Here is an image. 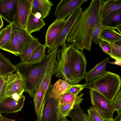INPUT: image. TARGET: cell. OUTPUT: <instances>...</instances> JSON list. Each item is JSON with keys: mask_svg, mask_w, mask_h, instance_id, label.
<instances>
[{"mask_svg": "<svg viewBox=\"0 0 121 121\" xmlns=\"http://www.w3.org/2000/svg\"><path fill=\"white\" fill-rule=\"evenodd\" d=\"M88 0H62L57 4L54 13L58 19H66L77 8Z\"/></svg>", "mask_w": 121, "mask_h": 121, "instance_id": "10", "label": "cell"}, {"mask_svg": "<svg viewBox=\"0 0 121 121\" xmlns=\"http://www.w3.org/2000/svg\"><path fill=\"white\" fill-rule=\"evenodd\" d=\"M83 95L82 93L78 96L75 99L71 102L66 104L60 105V107L62 113L63 115L66 117L71 110L77 106L80 105L83 100L82 97Z\"/></svg>", "mask_w": 121, "mask_h": 121, "instance_id": "28", "label": "cell"}, {"mask_svg": "<svg viewBox=\"0 0 121 121\" xmlns=\"http://www.w3.org/2000/svg\"><path fill=\"white\" fill-rule=\"evenodd\" d=\"M88 121H94L90 115L88 113V114H86Z\"/></svg>", "mask_w": 121, "mask_h": 121, "instance_id": "41", "label": "cell"}, {"mask_svg": "<svg viewBox=\"0 0 121 121\" xmlns=\"http://www.w3.org/2000/svg\"><path fill=\"white\" fill-rule=\"evenodd\" d=\"M111 58L107 57L89 71L86 72L84 78L85 83H87L99 78L104 75L107 71L106 66Z\"/></svg>", "mask_w": 121, "mask_h": 121, "instance_id": "16", "label": "cell"}, {"mask_svg": "<svg viewBox=\"0 0 121 121\" xmlns=\"http://www.w3.org/2000/svg\"><path fill=\"white\" fill-rule=\"evenodd\" d=\"M83 85L84 89L95 90L111 101L120 90L121 78L118 75L107 71L102 77Z\"/></svg>", "mask_w": 121, "mask_h": 121, "instance_id": "4", "label": "cell"}, {"mask_svg": "<svg viewBox=\"0 0 121 121\" xmlns=\"http://www.w3.org/2000/svg\"><path fill=\"white\" fill-rule=\"evenodd\" d=\"M12 31L17 41L19 53L22 54L26 47L35 39L27 30L11 23Z\"/></svg>", "mask_w": 121, "mask_h": 121, "instance_id": "12", "label": "cell"}, {"mask_svg": "<svg viewBox=\"0 0 121 121\" xmlns=\"http://www.w3.org/2000/svg\"><path fill=\"white\" fill-rule=\"evenodd\" d=\"M15 65L0 52V76L16 71Z\"/></svg>", "mask_w": 121, "mask_h": 121, "instance_id": "26", "label": "cell"}, {"mask_svg": "<svg viewBox=\"0 0 121 121\" xmlns=\"http://www.w3.org/2000/svg\"><path fill=\"white\" fill-rule=\"evenodd\" d=\"M121 9L114 11L102 20V25L116 29L121 34Z\"/></svg>", "mask_w": 121, "mask_h": 121, "instance_id": "18", "label": "cell"}, {"mask_svg": "<svg viewBox=\"0 0 121 121\" xmlns=\"http://www.w3.org/2000/svg\"><path fill=\"white\" fill-rule=\"evenodd\" d=\"M1 117L3 121H15L14 120L6 118L2 116V115H1Z\"/></svg>", "mask_w": 121, "mask_h": 121, "instance_id": "42", "label": "cell"}, {"mask_svg": "<svg viewBox=\"0 0 121 121\" xmlns=\"http://www.w3.org/2000/svg\"><path fill=\"white\" fill-rule=\"evenodd\" d=\"M114 110L117 112V115L121 114V90H120L115 97L111 101Z\"/></svg>", "mask_w": 121, "mask_h": 121, "instance_id": "34", "label": "cell"}, {"mask_svg": "<svg viewBox=\"0 0 121 121\" xmlns=\"http://www.w3.org/2000/svg\"><path fill=\"white\" fill-rule=\"evenodd\" d=\"M12 32L11 24L7 25L0 31V48L9 39Z\"/></svg>", "mask_w": 121, "mask_h": 121, "instance_id": "32", "label": "cell"}, {"mask_svg": "<svg viewBox=\"0 0 121 121\" xmlns=\"http://www.w3.org/2000/svg\"><path fill=\"white\" fill-rule=\"evenodd\" d=\"M115 118L117 121H121V114L117 115V116H115Z\"/></svg>", "mask_w": 121, "mask_h": 121, "instance_id": "44", "label": "cell"}, {"mask_svg": "<svg viewBox=\"0 0 121 121\" xmlns=\"http://www.w3.org/2000/svg\"><path fill=\"white\" fill-rule=\"evenodd\" d=\"M82 11V8L79 7L69 16L53 44L48 49V54L53 51L59 46H63L64 43L66 42L67 36L70 30Z\"/></svg>", "mask_w": 121, "mask_h": 121, "instance_id": "7", "label": "cell"}, {"mask_svg": "<svg viewBox=\"0 0 121 121\" xmlns=\"http://www.w3.org/2000/svg\"><path fill=\"white\" fill-rule=\"evenodd\" d=\"M65 80L59 79L53 85L51 91L52 97L57 98L65 93L71 86Z\"/></svg>", "mask_w": 121, "mask_h": 121, "instance_id": "21", "label": "cell"}, {"mask_svg": "<svg viewBox=\"0 0 121 121\" xmlns=\"http://www.w3.org/2000/svg\"><path fill=\"white\" fill-rule=\"evenodd\" d=\"M17 0H0V16L12 23L17 9Z\"/></svg>", "mask_w": 121, "mask_h": 121, "instance_id": "15", "label": "cell"}, {"mask_svg": "<svg viewBox=\"0 0 121 121\" xmlns=\"http://www.w3.org/2000/svg\"><path fill=\"white\" fill-rule=\"evenodd\" d=\"M25 84L21 75L18 72L13 73L10 78L7 85L6 96L9 97L14 93L18 94L21 96L24 92Z\"/></svg>", "mask_w": 121, "mask_h": 121, "instance_id": "13", "label": "cell"}, {"mask_svg": "<svg viewBox=\"0 0 121 121\" xmlns=\"http://www.w3.org/2000/svg\"><path fill=\"white\" fill-rule=\"evenodd\" d=\"M0 49L18 56L19 53L18 43L14 33L12 31L10 37L7 42Z\"/></svg>", "mask_w": 121, "mask_h": 121, "instance_id": "24", "label": "cell"}, {"mask_svg": "<svg viewBox=\"0 0 121 121\" xmlns=\"http://www.w3.org/2000/svg\"><path fill=\"white\" fill-rule=\"evenodd\" d=\"M4 25V23L2 17L0 16V29Z\"/></svg>", "mask_w": 121, "mask_h": 121, "instance_id": "45", "label": "cell"}, {"mask_svg": "<svg viewBox=\"0 0 121 121\" xmlns=\"http://www.w3.org/2000/svg\"><path fill=\"white\" fill-rule=\"evenodd\" d=\"M25 99L24 95L17 101L7 97L0 103V113H16L20 111L23 107Z\"/></svg>", "mask_w": 121, "mask_h": 121, "instance_id": "14", "label": "cell"}, {"mask_svg": "<svg viewBox=\"0 0 121 121\" xmlns=\"http://www.w3.org/2000/svg\"><path fill=\"white\" fill-rule=\"evenodd\" d=\"M102 0H92L79 16L66 37L68 42L74 48L83 52L84 49L91 51L92 34L94 25L100 12Z\"/></svg>", "mask_w": 121, "mask_h": 121, "instance_id": "1", "label": "cell"}, {"mask_svg": "<svg viewBox=\"0 0 121 121\" xmlns=\"http://www.w3.org/2000/svg\"><path fill=\"white\" fill-rule=\"evenodd\" d=\"M45 25L43 19L37 17L32 12L30 15L27 22V29L31 34L39 31Z\"/></svg>", "mask_w": 121, "mask_h": 121, "instance_id": "20", "label": "cell"}, {"mask_svg": "<svg viewBox=\"0 0 121 121\" xmlns=\"http://www.w3.org/2000/svg\"><path fill=\"white\" fill-rule=\"evenodd\" d=\"M68 116L71 118L72 121H88L86 115L80 105L74 107Z\"/></svg>", "mask_w": 121, "mask_h": 121, "instance_id": "29", "label": "cell"}, {"mask_svg": "<svg viewBox=\"0 0 121 121\" xmlns=\"http://www.w3.org/2000/svg\"></svg>", "mask_w": 121, "mask_h": 121, "instance_id": "47", "label": "cell"}, {"mask_svg": "<svg viewBox=\"0 0 121 121\" xmlns=\"http://www.w3.org/2000/svg\"><path fill=\"white\" fill-rule=\"evenodd\" d=\"M99 44L103 52L109 56L111 55V49L109 43L105 41H101Z\"/></svg>", "mask_w": 121, "mask_h": 121, "instance_id": "37", "label": "cell"}, {"mask_svg": "<svg viewBox=\"0 0 121 121\" xmlns=\"http://www.w3.org/2000/svg\"><path fill=\"white\" fill-rule=\"evenodd\" d=\"M77 96L69 92H66L59 97V104L70 103L73 101Z\"/></svg>", "mask_w": 121, "mask_h": 121, "instance_id": "33", "label": "cell"}, {"mask_svg": "<svg viewBox=\"0 0 121 121\" xmlns=\"http://www.w3.org/2000/svg\"><path fill=\"white\" fill-rule=\"evenodd\" d=\"M99 39L109 43H114L121 41V35L113 28L106 27L103 31Z\"/></svg>", "mask_w": 121, "mask_h": 121, "instance_id": "22", "label": "cell"}, {"mask_svg": "<svg viewBox=\"0 0 121 121\" xmlns=\"http://www.w3.org/2000/svg\"><path fill=\"white\" fill-rule=\"evenodd\" d=\"M13 74L12 73L0 88V103L7 98L5 95L6 87L10 78Z\"/></svg>", "mask_w": 121, "mask_h": 121, "instance_id": "36", "label": "cell"}, {"mask_svg": "<svg viewBox=\"0 0 121 121\" xmlns=\"http://www.w3.org/2000/svg\"><path fill=\"white\" fill-rule=\"evenodd\" d=\"M102 20L100 11L96 18L92 30V41L95 44L99 43L101 41L99 39L100 36L103 31L106 27L102 25Z\"/></svg>", "mask_w": 121, "mask_h": 121, "instance_id": "25", "label": "cell"}, {"mask_svg": "<svg viewBox=\"0 0 121 121\" xmlns=\"http://www.w3.org/2000/svg\"><path fill=\"white\" fill-rule=\"evenodd\" d=\"M84 89L83 84H78L73 85H71L69 88L66 92H69L78 96V94L81 93L82 90Z\"/></svg>", "mask_w": 121, "mask_h": 121, "instance_id": "35", "label": "cell"}, {"mask_svg": "<svg viewBox=\"0 0 121 121\" xmlns=\"http://www.w3.org/2000/svg\"><path fill=\"white\" fill-rule=\"evenodd\" d=\"M41 43L37 38H35L26 47L22 53L19 55L21 62H25L30 57L35 49Z\"/></svg>", "mask_w": 121, "mask_h": 121, "instance_id": "27", "label": "cell"}, {"mask_svg": "<svg viewBox=\"0 0 121 121\" xmlns=\"http://www.w3.org/2000/svg\"><path fill=\"white\" fill-rule=\"evenodd\" d=\"M53 85L48 89L39 115L35 121H69L62 114L60 107L59 98L52 96L51 91Z\"/></svg>", "mask_w": 121, "mask_h": 121, "instance_id": "5", "label": "cell"}, {"mask_svg": "<svg viewBox=\"0 0 121 121\" xmlns=\"http://www.w3.org/2000/svg\"><path fill=\"white\" fill-rule=\"evenodd\" d=\"M120 9H121V0H102L100 11L102 20Z\"/></svg>", "mask_w": 121, "mask_h": 121, "instance_id": "19", "label": "cell"}, {"mask_svg": "<svg viewBox=\"0 0 121 121\" xmlns=\"http://www.w3.org/2000/svg\"><path fill=\"white\" fill-rule=\"evenodd\" d=\"M61 49H58L53 75L65 79L70 85L79 84L80 81L74 74L71 67V56L74 48L71 43H64Z\"/></svg>", "mask_w": 121, "mask_h": 121, "instance_id": "3", "label": "cell"}, {"mask_svg": "<svg viewBox=\"0 0 121 121\" xmlns=\"http://www.w3.org/2000/svg\"><path fill=\"white\" fill-rule=\"evenodd\" d=\"M108 63L110 64L116 65L119 66H121V61L115 60L114 62L108 61Z\"/></svg>", "mask_w": 121, "mask_h": 121, "instance_id": "40", "label": "cell"}, {"mask_svg": "<svg viewBox=\"0 0 121 121\" xmlns=\"http://www.w3.org/2000/svg\"><path fill=\"white\" fill-rule=\"evenodd\" d=\"M21 96H20L18 94L15 93L13 94L11 96L9 97L17 101L19 100Z\"/></svg>", "mask_w": 121, "mask_h": 121, "instance_id": "39", "label": "cell"}, {"mask_svg": "<svg viewBox=\"0 0 121 121\" xmlns=\"http://www.w3.org/2000/svg\"><path fill=\"white\" fill-rule=\"evenodd\" d=\"M71 67L74 74L80 81L86 73L87 61L83 52L74 48L71 56Z\"/></svg>", "mask_w": 121, "mask_h": 121, "instance_id": "9", "label": "cell"}, {"mask_svg": "<svg viewBox=\"0 0 121 121\" xmlns=\"http://www.w3.org/2000/svg\"><path fill=\"white\" fill-rule=\"evenodd\" d=\"M1 114L0 113V121H3L2 119V118L1 117Z\"/></svg>", "mask_w": 121, "mask_h": 121, "instance_id": "46", "label": "cell"}, {"mask_svg": "<svg viewBox=\"0 0 121 121\" xmlns=\"http://www.w3.org/2000/svg\"><path fill=\"white\" fill-rule=\"evenodd\" d=\"M58 49V48L46 55L40 62L31 66L21 62L15 65L16 71L20 74L24 82V92L30 97H33L48 68L56 59Z\"/></svg>", "mask_w": 121, "mask_h": 121, "instance_id": "2", "label": "cell"}, {"mask_svg": "<svg viewBox=\"0 0 121 121\" xmlns=\"http://www.w3.org/2000/svg\"><path fill=\"white\" fill-rule=\"evenodd\" d=\"M46 47L40 44L34 51L29 58L24 63L29 66L40 62L46 55Z\"/></svg>", "mask_w": 121, "mask_h": 121, "instance_id": "23", "label": "cell"}, {"mask_svg": "<svg viewBox=\"0 0 121 121\" xmlns=\"http://www.w3.org/2000/svg\"><path fill=\"white\" fill-rule=\"evenodd\" d=\"M90 108L87 109L88 113L90 115L94 121H103L104 119L108 117L96 108L90 107Z\"/></svg>", "mask_w": 121, "mask_h": 121, "instance_id": "31", "label": "cell"}, {"mask_svg": "<svg viewBox=\"0 0 121 121\" xmlns=\"http://www.w3.org/2000/svg\"><path fill=\"white\" fill-rule=\"evenodd\" d=\"M13 72H12L0 76V88L8 78Z\"/></svg>", "mask_w": 121, "mask_h": 121, "instance_id": "38", "label": "cell"}, {"mask_svg": "<svg viewBox=\"0 0 121 121\" xmlns=\"http://www.w3.org/2000/svg\"><path fill=\"white\" fill-rule=\"evenodd\" d=\"M32 12L34 14L39 13L43 19L49 15L53 3L48 0H32Z\"/></svg>", "mask_w": 121, "mask_h": 121, "instance_id": "17", "label": "cell"}, {"mask_svg": "<svg viewBox=\"0 0 121 121\" xmlns=\"http://www.w3.org/2000/svg\"><path fill=\"white\" fill-rule=\"evenodd\" d=\"M89 94L93 107L98 109L108 117L113 118L115 111L111 102L95 90L90 89Z\"/></svg>", "mask_w": 121, "mask_h": 121, "instance_id": "8", "label": "cell"}, {"mask_svg": "<svg viewBox=\"0 0 121 121\" xmlns=\"http://www.w3.org/2000/svg\"><path fill=\"white\" fill-rule=\"evenodd\" d=\"M66 21L65 19H56L48 27L45 35V47L49 49L53 44Z\"/></svg>", "mask_w": 121, "mask_h": 121, "instance_id": "11", "label": "cell"}, {"mask_svg": "<svg viewBox=\"0 0 121 121\" xmlns=\"http://www.w3.org/2000/svg\"><path fill=\"white\" fill-rule=\"evenodd\" d=\"M103 121H117L115 118H111L107 117L104 119Z\"/></svg>", "mask_w": 121, "mask_h": 121, "instance_id": "43", "label": "cell"}, {"mask_svg": "<svg viewBox=\"0 0 121 121\" xmlns=\"http://www.w3.org/2000/svg\"><path fill=\"white\" fill-rule=\"evenodd\" d=\"M109 43L111 51L109 56L115 60L121 61V41Z\"/></svg>", "mask_w": 121, "mask_h": 121, "instance_id": "30", "label": "cell"}, {"mask_svg": "<svg viewBox=\"0 0 121 121\" xmlns=\"http://www.w3.org/2000/svg\"><path fill=\"white\" fill-rule=\"evenodd\" d=\"M32 7V0H17V9L12 24L27 30V22Z\"/></svg>", "mask_w": 121, "mask_h": 121, "instance_id": "6", "label": "cell"}]
</instances>
